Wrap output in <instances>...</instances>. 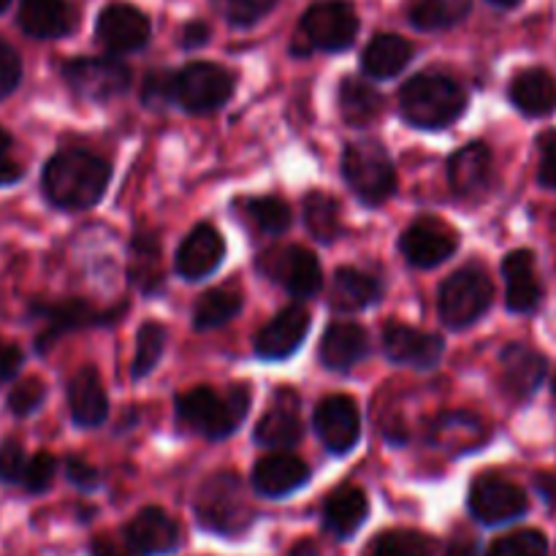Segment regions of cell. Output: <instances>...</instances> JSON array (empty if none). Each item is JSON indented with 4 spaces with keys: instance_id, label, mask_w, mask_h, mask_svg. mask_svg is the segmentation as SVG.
<instances>
[{
    "instance_id": "49",
    "label": "cell",
    "mask_w": 556,
    "mask_h": 556,
    "mask_svg": "<svg viewBox=\"0 0 556 556\" xmlns=\"http://www.w3.org/2000/svg\"><path fill=\"white\" fill-rule=\"evenodd\" d=\"M65 476H68V481L74 483V486L85 489V492H90V489H96L98 483H101V476H98L96 467L87 465V462L79 459V456L65 459Z\"/></svg>"
},
{
    "instance_id": "22",
    "label": "cell",
    "mask_w": 556,
    "mask_h": 556,
    "mask_svg": "<svg viewBox=\"0 0 556 556\" xmlns=\"http://www.w3.org/2000/svg\"><path fill=\"white\" fill-rule=\"evenodd\" d=\"M505 296L514 313H532L543 299V286L535 271V255L530 250H514L503 261Z\"/></svg>"
},
{
    "instance_id": "2",
    "label": "cell",
    "mask_w": 556,
    "mask_h": 556,
    "mask_svg": "<svg viewBox=\"0 0 556 556\" xmlns=\"http://www.w3.org/2000/svg\"><path fill=\"white\" fill-rule=\"evenodd\" d=\"M467 109V92L445 74H416L400 90V112L413 128L440 130L456 123Z\"/></svg>"
},
{
    "instance_id": "12",
    "label": "cell",
    "mask_w": 556,
    "mask_h": 556,
    "mask_svg": "<svg viewBox=\"0 0 556 556\" xmlns=\"http://www.w3.org/2000/svg\"><path fill=\"white\" fill-rule=\"evenodd\" d=\"M459 248V237L454 228L445 226L438 217H418L405 228L400 239V250L405 261L416 269H432L448 261Z\"/></svg>"
},
{
    "instance_id": "1",
    "label": "cell",
    "mask_w": 556,
    "mask_h": 556,
    "mask_svg": "<svg viewBox=\"0 0 556 556\" xmlns=\"http://www.w3.org/2000/svg\"><path fill=\"white\" fill-rule=\"evenodd\" d=\"M112 172L103 157L90 150H60L43 166L41 188L52 206L65 212L90 210L106 193Z\"/></svg>"
},
{
    "instance_id": "30",
    "label": "cell",
    "mask_w": 556,
    "mask_h": 556,
    "mask_svg": "<svg viewBox=\"0 0 556 556\" xmlns=\"http://www.w3.org/2000/svg\"><path fill=\"white\" fill-rule=\"evenodd\" d=\"M288 391L277 396V405L264 413V418L255 427V443L266 448H291L302 440V421L296 416V402L286 405Z\"/></svg>"
},
{
    "instance_id": "44",
    "label": "cell",
    "mask_w": 556,
    "mask_h": 556,
    "mask_svg": "<svg viewBox=\"0 0 556 556\" xmlns=\"http://www.w3.org/2000/svg\"><path fill=\"white\" fill-rule=\"evenodd\" d=\"M141 101L152 109H163L177 103V74L172 71H152L141 87Z\"/></svg>"
},
{
    "instance_id": "31",
    "label": "cell",
    "mask_w": 556,
    "mask_h": 556,
    "mask_svg": "<svg viewBox=\"0 0 556 556\" xmlns=\"http://www.w3.org/2000/svg\"><path fill=\"white\" fill-rule=\"evenodd\" d=\"M383 296V288L375 280L372 275L362 269H353V266H342L337 269L334 280H331V304L337 309H364L372 307L375 302H380Z\"/></svg>"
},
{
    "instance_id": "24",
    "label": "cell",
    "mask_w": 556,
    "mask_h": 556,
    "mask_svg": "<svg viewBox=\"0 0 556 556\" xmlns=\"http://www.w3.org/2000/svg\"><path fill=\"white\" fill-rule=\"evenodd\" d=\"M448 182L456 195L472 199L481 195L492 182V152L483 141L465 144L448 161Z\"/></svg>"
},
{
    "instance_id": "7",
    "label": "cell",
    "mask_w": 556,
    "mask_h": 556,
    "mask_svg": "<svg viewBox=\"0 0 556 556\" xmlns=\"http://www.w3.org/2000/svg\"><path fill=\"white\" fill-rule=\"evenodd\" d=\"M358 16L353 3L348 0H324V3L309 5L307 14L299 25L302 38V52L309 49H324V52H342L356 41Z\"/></svg>"
},
{
    "instance_id": "10",
    "label": "cell",
    "mask_w": 556,
    "mask_h": 556,
    "mask_svg": "<svg viewBox=\"0 0 556 556\" xmlns=\"http://www.w3.org/2000/svg\"><path fill=\"white\" fill-rule=\"evenodd\" d=\"M63 79L87 101H109L130 87V68L117 58H74L63 65Z\"/></svg>"
},
{
    "instance_id": "28",
    "label": "cell",
    "mask_w": 556,
    "mask_h": 556,
    "mask_svg": "<svg viewBox=\"0 0 556 556\" xmlns=\"http://www.w3.org/2000/svg\"><path fill=\"white\" fill-rule=\"evenodd\" d=\"M510 101L527 117H546L556 109V79L546 68H527L510 81Z\"/></svg>"
},
{
    "instance_id": "53",
    "label": "cell",
    "mask_w": 556,
    "mask_h": 556,
    "mask_svg": "<svg viewBox=\"0 0 556 556\" xmlns=\"http://www.w3.org/2000/svg\"><path fill=\"white\" fill-rule=\"evenodd\" d=\"M535 489L543 497V503L556 508V472H543V476L535 478Z\"/></svg>"
},
{
    "instance_id": "11",
    "label": "cell",
    "mask_w": 556,
    "mask_h": 556,
    "mask_svg": "<svg viewBox=\"0 0 556 556\" xmlns=\"http://www.w3.org/2000/svg\"><path fill=\"white\" fill-rule=\"evenodd\" d=\"M233 76L215 63H188L177 71V103L185 112L206 114L220 109L231 98Z\"/></svg>"
},
{
    "instance_id": "40",
    "label": "cell",
    "mask_w": 556,
    "mask_h": 556,
    "mask_svg": "<svg viewBox=\"0 0 556 556\" xmlns=\"http://www.w3.org/2000/svg\"><path fill=\"white\" fill-rule=\"evenodd\" d=\"M467 413H448V416L440 418L432 429H429V440H434V445H443L448 451H462V448H470L472 443H478V438L483 434L481 424L478 418L472 424H467L465 429H459V424L465 421Z\"/></svg>"
},
{
    "instance_id": "29",
    "label": "cell",
    "mask_w": 556,
    "mask_h": 556,
    "mask_svg": "<svg viewBox=\"0 0 556 556\" xmlns=\"http://www.w3.org/2000/svg\"><path fill=\"white\" fill-rule=\"evenodd\" d=\"M413 60V43L396 33H380L362 54L364 74L372 79H391Z\"/></svg>"
},
{
    "instance_id": "57",
    "label": "cell",
    "mask_w": 556,
    "mask_h": 556,
    "mask_svg": "<svg viewBox=\"0 0 556 556\" xmlns=\"http://www.w3.org/2000/svg\"><path fill=\"white\" fill-rule=\"evenodd\" d=\"M9 3H11V0H0V14H3V11L9 9Z\"/></svg>"
},
{
    "instance_id": "58",
    "label": "cell",
    "mask_w": 556,
    "mask_h": 556,
    "mask_svg": "<svg viewBox=\"0 0 556 556\" xmlns=\"http://www.w3.org/2000/svg\"><path fill=\"white\" fill-rule=\"evenodd\" d=\"M554 400H556V380H554Z\"/></svg>"
},
{
    "instance_id": "54",
    "label": "cell",
    "mask_w": 556,
    "mask_h": 556,
    "mask_svg": "<svg viewBox=\"0 0 556 556\" xmlns=\"http://www.w3.org/2000/svg\"><path fill=\"white\" fill-rule=\"evenodd\" d=\"M445 556H478V543L470 538H459L445 548Z\"/></svg>"
},
{
    "instance_id": "55",
    "label": "cell",
    "mask_w": 556,
    "mask_h": 556,
    "mask_svg": "<svg viewBox=\"0 0 556 556\" xmlns=\"http://www.w3.org/2000/svg\"><path fill=\"white\" fill-rule=\"evenodd\" d=\"M11 144H14L11 134H9V130L0 128V166L11 163Z\"/></svg>"
},
{
    "instance_id": "14",
    "label": "cell",
    "mask_w": 556,
    "mask_h": 556,
    "mask_svg": "<svg viewBox=\"0 0 556 556\" xmlns=\"http://www.w3.org/2000/svg\"><path fill=\"white\" fill-rule=\"evenodd\" d=\"M33 313L38 318H43V324H47V329L36 337V351L47 353L52 348V342H58L68 331L87 329V326H106L109 320L119 318L123 307L114 309V313H98V309H92L81 299H65V302L54 304H36Z\"/></svg>"
},
{
    "instance_id": "26",
    "label": "cell",
    "mask_w": 556,
    "mask_h": 556,
    "mask_svg": "<svg viewBox=\"0 0 556 556\" xmlns=\"http://www.w3.org/2000/svg\"><path fill=\"white\" fill-rule=\"evenodd\" d=\"M369 514V500L367 494L362 492L353 483H345V486L334 489L329 494L324 505V527L326 532H331L340 541H348V538L356 535L362 530V525L367 521Z\"/></svg>"
},
{
    "instance_id": "47",
    "label": "cell",
    "mask_w": 556,
    "mask_h": 556,
    "mask_svg": "<svg viewBox=\"0 0 556 556\" xmlns=\"http://www.w3.org/2000/svg\"><path fill=\"white\" fill-rule=\"evenodd\" d=\"M22 79V60L5 41H0V101L16 90Z\"/></svg>"
},
{
    "instance_id": "5",
    "label": "cell",
    "mask_w": 556,
    "mask_h": 556,
    "mask_svg": "<svg viewBox=\"0 0 556 556\" xmlns=\"http://www.w3.org/2000/svg\"><path fill=\"white\" fill-rule=\"evenodd\" d=\"M342 177L348 188L369 206L389 201L396 190V172L389 152L380 141L362 139L345 147L342 155Z\"/></svg>"
},
{
    "instance_id": "21",
    "label": "cell",
    "mask_w": 556,
    "mask_h": 556,
    "mask_svg": "<svg viewBox=\"0 0 556 556\" xmlns=\"http://www.w3.org/2000/svg\"><path fill=\"white\" fill-rule=\"evenodd\" d=\"M309 481V467L293 454H269L253 467V486L261 497L282 500Z\"/></svg>"
},
{
    "instance_id": "33",
    "label": "cell",
    "mask_w": 556,
    "mask_h": 556,
    "mask_svg": "<svg viewBox=\"0 0 556 556\" xmlns=\"http://www.w3.org/2000/svg\"><path fill=\"white\" fill-rule=\"evenodd\" d=\"M472 0H410L407 5V20L413 27L429 30H445L454 27L470 14Z\"/></svg>"
},
{
    "instance_id": "46",
    "label": "cell",
    "mask_w": 556,
    "mask_h": 556,
    "mask_svg": "<svg viewBox=\"0 0 556 556\" xmlns=\"http://www.w3.org/2000/svg\"><path fill=\"white\" fill-rule=\"evenodd\" d=\"M25 451H22V443L16 440H5L0 445V481L5 483H22V476H25Z\"/></svg>"
},
{
    "instance_id": "41",
    "label": "cell",
    "mask_w": 556,
    "mask_h": 556,
    "mask_svg": "<svg viewBox=\"0 0 556 556\" xmlns=\"http://www.w3.org/2000/svg\"><path fill=\"white\" fill-rule=\"evenodd\" d=\"M483 556H548V541L538 530H516L497 538Z\"/></svg>"
},
{
    "instance_id": "18",
    "label": "cell",
    "mask_w": 556,
    "mask_h": 556,
    "mask_svg": "<svg viewBox=\"0 0 556 556\" xmlns=\"http://www.w3.org/2000/svg\"><path fill=\"white\" fill-rule=\"evenodd\" d=\"M383 351L394 364L413 369L438 367L443 356V340L429 331H418L405 324H389L383 329Z\"/></svg>"
},
{
    "instance_id": "34",
    "label": "cell",
    "mask_w": 556,
    "mask_h": 556,
    "mask_svg": "<svg viewBox=\"0 0 556 556\" xmlns=\"http://www.w3.org/2000/svg\"><path fill=\"white\" fill-rule=\"evenodd\" d=\"M239 309H242V293L237 288H212L195 302L193 326L199 331L217 329V326H226L233 315H239Z\"/></svg>"
},
{
    "instance_id": "37",
    "label": "cell",
    "mask_w": 556,
    "mask_h": 556,
    "mask_svg": "<svg viewBox=\"0 0 556 556\" xmlns=\"http://www.w3.org/2000/svg\"><path fill=\"white\" fill-rule=\"evenodd\" d=\"M242 212L255 231L269 233V237H280V233H286L288 226H291V206L282 199H277V195L248 199L242 204Z\"/></svg>"
},
{
    "instance_id": "8",
    "label": "cell",
    "mask_w": 556,
    "mask_h": 556,
    "mask_svg": "<svg viewBox=\"0 0 556 556\" xmlns=\"http://www.w3.org/2000/svg\"><path fill=\"white\" fill-rule=\"evenodd\" d=\"M255 269L296 299L315 296L324 286V271H320L318 258L299 244L266 250L255 261Z\"/></svg>"
},
{
    "instance_id": "36",
    "label": "cell",
    "mask_w": 556,
    "mask_h": 556,
    "mask_svg": "<svg viewBox=\"0 0 556 556\" xmlns=\"http://www.w3.org/2000/svg\"><path fill=\"white\" fill-rule=\"evenodd\" d=\"M304 223H307V231L318 242H334L342 231L337 199H331L329 193H320V190L307 193V199H304Z\"/></svg>"
},
{
    "instance_id": "52",
    "label": "cell",
    "mask_w": 556,
    "mask_h": 556,
    "mask_svg": "<svg viewBox=\"0 0 556 556\" xmlns=\"http://www.w3.org/2000/svg\"><path fill=\"white\" fill-rule=\"evenodd\" d=\"M210 41V25L206 22H190L182 30V47L185 49H199Z\"/></svg>"
},
{
    "instance_id": "56",
    "label": "cell",
    "mask_w": 556,
    "mask_h": 556,
    "mask_svg": "<svg viewBox=\"0 0 556 556\" xmlns=\"http://www.w3.org/2000/svg\"><path fill=\"white\" fill-rule=\"evenodd\" d=\"M489 3L500 5V9H514V5H519L521 0H489Z\"/></svg>"
},
{
    "instance_id": "39",
    "label": "cell",
    "mask_w": 556,
    "mask_h": 556,
    "mask_svg": "<svg viewBox=\"0 0 556 556\" xmlns=\"http://www.w3.org/2000/svg\"><path fill=\"white\" fill-rule=\"evenodd\" d=\"M163 351H166V329L155 320H147L139 329V337H136V356L134 367H130V375L134 378H144L161 362Z\"/></svg>"
},
{
    "instance_id": "9",
    "label": "cell",
    "mask_w": 556,
    "mask_h": 556,
    "mask_svg": "<svg viewBox=\"0 0 556 556\" xmlns=\"http://www.w3.org/2000/svg\"><path fill=\"white\" fill-rule=\"evenodd\" d=\"M467 508H470L472 519L481 521L486 527L510 525V521L521 519L530 508L525 489L516 486L508 478H500L494 472L478 478L467 494Z\"/></svg>"
},
{
    "instance_id": "42",
    "label": "cell",
    "mask_w": 556,
    "mask_h": 556,
    "mask_svg": "<svg viewBox=\"0 0 556 556\" xmlns=\"http://www.w3.org/2000/svg\"><path fill=\"white\" fill-rule=\"evenodd\" d=\"M277 0H212L217 14L237 27H250L258 20H264Z\"/></svg>"
},
{
    "instance_id": "25",
    "label": "cell",
    "mask_w": 556,
    "mask_h": 556,
    "mask_svg": "<svg viewBox=\"0 0 556 556\" xmlns=\"http://www.w3.org/2000/svg\"><path fill=\"white\" fill-rule=\"evenodd\" d=\"M68 407L76 427H101L109 416V396L92 367H81L68 383Z\"/></svg>"
},
{
    "instance_id": "19",
    "label": "cell",
    "mask_w": 556,
    "mask_h": 556,
    "mask_svg": "<svg viewBox=\"0 0 556 556\" xmlns=\"http://www.w3.org/2000/svg\"><path fill=\"white\" fill-rule=\"evenodd\" d=\"M546 367V356L532 351L530 345L514 342L500 353V386L514 400H527L541 389Z\"/></svg>"
},
{
    "instance_id": "48",
    "label": "cell",
    "mask_w": 556,
    "mask_h": 556,
    "mask_svg": "<svg viewBox=\"0 0 556 556\" xmlns=\"http://www.w3.org/2000/svg\"><path fill=\"white\" fill-rule=\"evenodd\" d=\"M538 152H541V166H538V182L543 188L556 190V130H546L538 139Z\"/></svg>"
},
{
    "instance_id": "27",
    "label": "cell",
    "mask_w": 556,
    "mask_h": 556,
    "mask_svg": "<svg viewBox=\"0 0 556 556\" xmlns=\"http://www.w3.org/2000/svg\"><path fill=\"white\" fill-rule=\"evenodd\" d=\"M369 353V337L356 324H331L320 340V362L334 372H348Z\"/></svg>"
},
{
    "instance_id": "16",
    "label": "cell",
    "mask_w": 556,
    "mask_h": 556,
    "mask_svg": "<svg viewBox=\"0 0 556 556\" xmlns=\"http://www.w3.org/2000/svg\"><path fill=\"white\" fill-rule=\"evenodd\" d=\"M136 556H166L179 546V527L163 508H141L123 530Z\"/></svg>"
},
{
    "instance_id": "23",
    "label": "cell",
    "mask_w": 556,
    "mask_h": 556,
    "mask_svg": "<svg viewBox=\"0 0 556 556\" xmlns=\"http://www.w3.org/2000/svg\"><path fill=\"white\" fill-rule=\"evenodd\" d=\"M20 27L30 38H63L76 27V14L68 0H20Z\"/></svg>"
},
{
    "instance_id": "17",
    "label": "cell",
    "mask_w": 556,
    "mask_h": 556,
    "mask_svg": "<svg viewBox=\"0 0 556 556\" xmlns=\"http://www.w3.org/2000/svg\"><path fill=\"white\" fill-rule=\"evenodd\" d=\"M309 309L302 304H291V307L282 309L280 315L269 320L264 329L255 334V353L266 362H280L288 358L291 353H296V348L302 345L304 337L309 331Z\"/></svg>"
},
{
    "instance_id": "20",
    "label": "cell",
    "mask_w": 556,
    "mask_h": 556,
    "mask_svg": "<svg viewBox=\"0 0 556 556\" xmlns=\"http://www.w3.org/2000/svg\"><path fill=\"white\" fill-rule=\"evenodd\" d=\"M226 258V242L210 223L195 226L177 250V271L185 280H204Z\"/></svg>"
},
{
    "instance_id": "32",
    "label": "cell",
    "mask_w": 556,
    "mask_h": 556,
    "mask_svg": "<svg viewBox=\"0 0 556 556\" xmlns=\"http://www.w3.org/2000/svg\"><path fill=\"white\" fill-rule=\"evenodd\" d=\"M383 109V98L375 90L372 85H367L364 79H356V76H348L340 85V112L342 119L353 128H362V125H369Z\"/></svg>"
},
{
    "instance_id": "45",
    "label": "cell",
    "mask_w": 556,
    "mask_h": 556,
    "mask_svg": "<svg viewBox=\"0 0 556 556\" xmlns=\"http://www.w3.org/2000/svg\"><path fill=\"white\" fill-rule=\"evenodd\" d=\"M54 472H58V462L49 451H38L25 467V476H22V489L27 494H43L54 481Z\"/></svg>"
},
{
    "instance_id": "6",
    "label": "cell",
    "mask_w": 556,
    "mask_h": 556,
    "mask_svg": "<svg viewBox=\"0 0 556 556\" xmlns=\"http://www.w3.org/2000/svg\"><path fill=\"white\" fill-rule=\"evenodd\" d=\"M492 299L494 286L486 271L478 269V266H465L440 286V318L451 329H467L483 318V313L492 307Z\"/></svg>"
},
{
    "instance_id": "4",
    "label": "cell",
    "mask_w": 556,
    "mask_h": 556,
    "mask_svg": "<svg viewBox=\"0 0 556 556\" xmlns=\"http://www.w3.org/2000/svg\"><path fill=\"white\" fill-rule=\"evenodd\" d=\"M193 510L206 532H217L223 538L242 535L255 519L242 481L233 472H217L206 478L195 492Z\"/></svg>"
},
{
    "instance_id": "3",
    "label": "cell",
    "mask_w": 556,
    "mask_h": 556,
    "mask_svg": "<svg viewBox=\"0 0 556 556\" xmlns=\"http://www.w3.org/2000/svg\"><path fill=\"white\" fill-rule=\"evenodd\" d=\"M248 410L250 391L244 386H233L226 394L210 389V386H195V389L177 396L179 421L210 440H223L237 432Z\"/></svg>"
},
{
    "instance_id": "15",
    "label": "cell",
    "mask_w": 556,
    "mask_h": 556,
    "mask_svg": "<svg viewBox=\"0 0 556 556\" xmlns=\"http://www.w3.org/2000/svg\"><path fill=\"white\" fill-rule=\"evenodd\" d=\"M315 432L331 454H348L362 438V416L351 396H326L315 407Z\"/></svg>"
},
{
    "instance_id": "35",
    "label": "cell",
    "mask_w": 556,
    "mask_h": 556,
    "mask_svg": "<svg viewBox=\"0 0 556 556\" xmlns=\"http://www.w3.org/2000/svg\"><path fill=\"white\" fill-rule=\"evenodd\" d=\"M434 541L416 530H389L369 541L362 556H432Z\"/></svg>"
},
{
    "instance_id": "50",
    "label": "cell",
    "mask_w": 556,
    "mask_h": 556,
    "mask_svg": "<svg viewBox=\"0 0 556 556\" xmlns=\"http://www.w3.org/2000/svg\"><path fill=\"white\" fill-rule=\"evenodd\" d=\"M22 362H25V353L20 351V345H14V342L0 337V386L16 378Z\"/></svg>"
},
{
    "instance_id": "51",
    "label": "cell",
    "mask_w": 556,
    "mask_h": 556,
    "mask_svg": "<svg viewBox=\"0 0 556 556\" xmlns=\"http://www.w3.org/2000/svg\"><path fill=\"white\" fill-rule=\"evenodd\" d=\"M90 556H136L134 548L128 546V541L114 535H98L90 543Z\"/></svg>"
},
{
    "instance_id": "43",
    "label": "cell",
    "mask_w": 556,
    "mask_h": 556,
    "mask_svg": "<svg viewBox=\"0 0 556 556\" xmlns=\"http://www.w3.org/2000/svg\"><path fill=\"white\" fill-rule=\"evenodd\" d=\"M43 400H47V386L38 378H25L14 383V389L9 391V410L16 418L33 416L43 405Z\"/></svg>"
},
{
    "instance_id": "13",
    "label": "cell",
    "mask_w": 556,
    "mask_h": 556,
    "mask_svg": "<svg viewBox=\"0 0 556 556\" xmlns=\"http://www.w3.org/2000/svg\"><path fill=\"white\" fill-rule=\"evenodd\" d=\"M96 36L109 52H139L152 36V25L144 11L128 3H112L101 11L96 22Z\"/></svg>"
},
{
    "instance_id": "38",
    "label": "cell",
    "mask_w": 556,
    "mask_h": 556,
    "mask_svg": "<svg viewBox=\"0 0 556 556\" xmlns=\"http://www.w3.org/2000/svg\"><path fill=\"white\" fill-rule=\"evenodd\" d=\"M134 258H130V277L139 282L147 293L155 291V282H161V248H157L155 233H136Z\"/></svg>"
}]
</instances>
